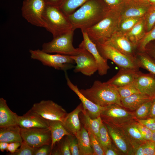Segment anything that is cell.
Masks as SVG:
<instances>
[{
	"label": "cell",
	"mask_w": 155,
	"mask_h": 155,
	"mask_svg": "<svg viewBox=\"0 0 155 155\" xmlns=\"http://www.w3.org/2000/svg\"><path fill=\"white\" fill-rule=\"evenodd\" d=\"M135 124L143 138L146 141L151 140L152 131L138 122Z\"/></svg>",
	"instance_id": "cell-41"
},
{
	"label": "cell",
	"mask_w": 155,
	"mask_h": 155,
	"mask_svg": "<svg viewBox=\"0 0 155 155\" xmlns=\"http://www.w3.org/2000/svg\"><path fill=\"white\" fill-rule=\"evenodd\" d=\"M134 83L140 93L152 98H155V75L139 71Z\"/></svg>",
	"instance_id": "cell-18"
},
{
	"label": "cell",
	"mask_w": 155,
	"mask_h": 155,
	"mask_svg": "<svg viewBox=\"0 0 155 155\" xmlns=\"http://www.w3.org/2000/svg\"><path fill=\"white\" fill-rule=\"evenodd\" d=\"M68 137L71 154L80 155L78 142L76 137L73 135H68Z\"/></svg>",
	"instance_id": "cell-40"
},
{
	"label": "cell",
	"mask_w": 155,
	"mask_h": 155,
	"mask_svg": "<svg viewBox=\"0 0 155 155\" xmlns=\"http://www.w3.org/2000/svg\"><path fill=\"white\" fill-rule=\"evenodd\" d=\"M84 109L83 106L81 102L73 111L67 113L63 123L67 131L75 137L82 127L79 115Z\"/></svg>",
	"instance_id": "cell-21"
},
{
	"label": "cell",
	"mask_w": 155,
	"mask_h": 155,
	"mask_svg": "<svg viewBox=\"0 0 155 155\" xmlns=\"http://www.w3.org/2000/svg\"><path fill=\"white\" fill-rule=\"evenodd\" d=\"M125 0H102L106 6L110 9H120Z\"/></svg>",
	"instance_id": "cell-42"
},
{
	"label": "cell",
	"mask_w": 155,
	"mask_h": 155,
	"mask_svg": "<svg viewBox=\"0 0 155 155\" xmlns=\"http://www.w3.org/2000/svg\"><path fill=\"white\" fill-rule=\"evenodd\" d=\"M31 109L47 120L59 121L63 123L68 113L61 106L50 100L35 103Z\"/></svg>",
	"instance_id": "cell-10"
},
{
	"label": "cell",
	"mask_w": 155,
	"mask_h": 155,
	"mask_svg": "<svg viewBox=\"0 0 155 155\" xmlns=\"http://www.w3.org/2000/svg\"><path fill=\"white\" fill-rule=\"evenodd\" d=\"M152 5H155V0H147Z\"/></svg>",
	"instance_id": "cell-55"
},
{
	"label": "cell",
	"mask_w": 155,
	"mask_h": 155,
	"mask_svg": "<svg viewBox=\"0 0 155 155\" xmlns=\"http://www.w3.org/2000/svg\"><path fill=\"white\" fill-rule=\"evenodd\" d=\"M135 59L138 67L155 75V58L145 51L136 53Z\"/></svg>",
	"instance_id": "cell-29"
},
{
	"label": "cell",
	"mask_w": 155,
	"mask_h": 155,
	"mask_svg": "<svg viewBox=\"0 0 155 155\" xmlns=\"http://www.w3.org/2000/svg\"><path fill=\"white\" fill-rule=\"evenodd\" d=\"M18 125L23 129L49 128L48 120L31 109L22 116H19Z\"/></svg>",
	"instance_id": "cell-19"
},
{
	"label": "cell",
	"mask_w": 155,
	"mask_h": 155,
	"mask_svg": "<svg viewBox=\"0 0 155 155\" xmlns=\"http://www.w3.org/2000/svg\"><path fill=\"white\" fill-rule=\"evenodd\" d=\"M98 140L103 150L106 148L112 146L109 133L103 122L102 123L100 128L99 137Z\"/></svg>",
	"instance_id": "cell-33"
},
{
	"label": "cell",
	"mask_w": 155,
	"mask_h": 155,
	"mask_svg": "<svg viewBox=\"0 0 155 155\" xmlns=\"http://www.w3.org/2000/svg\"><path fill=\"white\" fill-rule=\"evenodd\" d=\"M98 51L104 59L113 62L119 68L139 71L134 57L124 54L113 47L104 44H96Z\"/></svg>",
	"instance_id": "cell-8"
},
{
	"label": "cell",
	"mask_w": 155,
	"mask_h": 155,
	"mask_svg": "<svg viewBox=\"0 0 155 155\" xmlns=\"http://www.w3.org/2000/svg\"><path fill=\"white\" fill-rule=\"evenodd\" d=\"M73 29L66 33L54 37L51 41L44 43L41 50L46 53L74 56L78 53V49L73 44L74 32Z\"/></svg>",
	"instance_id": "cell-5"
},
{
	"label": "cell",
	"mask_w": 155,
	"mask_h": 155,
	"mask_svg": "<svg viewBox=\"0 0 155 155\" xmlns=\"http://www.w3.org/2000/svg\"><path fill=\"white\" fill-rule=\"evenodd\" d=\"M87 131L89 134L91 144L93 150V155H104V150L97 137L91 132Z\"/></svg>",
	"instance_id": "cell-38"
},
{
	"label": "cell",
	"mask_w": 155,
	"mask_h": 155,
	"mask_svg": "<svg viewBox=\"0 0 155 155\" xmlns=\"http://www.w3.org/2000/svg\"><path fill=\"white\" fill-rule=\"evenodd\" d=\"M146 32L150 31L155 25V5H152L144 17Z\"/></svg>",
	"instance_id": "cell-36"
},
{
	"label": "cell",
	"mask_w": 155,
	"mask_h": 155,
	"mask_svg": "<svg viewBox=\"0 0 155 155\" xmlns=\"http://www.w3.org/2000/svg\"><path fill=\"white\" fill-rule=\"evenodd\" d=\"M46 5L44 0H24L21 8L22 15L30 24L44 28L42 14Z\"/></svg>",
	"instance_id": "cell-9"
},
{
	"label": "cell",
	"mask_w": 155,
	"mask_h": 155,
	"mask_svg": "<svg viewBox=\"0 0 155 155\" xmlns=\"http://www.w3.org/2000/svg\"><path fill=\"white\" fill-rule=\"evenodd\" d=\"M155 40V25L149 32H146L136 48L139 51H145L147 44L150 42Z\"/></svg>",
	"instance_id": "cell-34"
},
{
	"label": "cell",
	"mask_w": 155,
	"mask_h": 155,
	"mask_svg": "<svg viewBox=\"0 0 155 155\" xmlns=\"http://www.w3.org/2000/svg\"><path fill=\"white\" fill-rule=\"evenodd\" d=\"M65 72L67 85L78 96L83 104L84 110L87 111L90 117L93 119L100 117L104 107L96 104L86 98L80 92L77 86L71 82L66 71Z\"/></svg>",
	"instance_id": "cell-17"
},
{
	"label": "cell",
	"mask_w": 155,
	"mask_h": 155,
	"mask_svg": "<svg viewBox=\"0 0 155 155\" xmlns=\"http://www.w3.org/2000/svg\"><path fill=\"white\" fill-rule=\"evenodd\" d=\"M51 153V145H44L36 148L34 155H48Z\"/></svg>",
	"instance_id": "cell-45"
},
{
	"label": "cell",
	"mask_w": 155,
	"mask_h": 155,
	"mask_svg": "<svg viewBox=\"0 0 155 155\" xmlns=\"http://www.w3.org/2000/svg\"><path fill=\"white\" fill-rule=\"evenodd\" d=\"M151 140L155 142V131H152Z\"/></svg>",
	"instance_id": "cell-54"
},
{
	"label": "cell",
	"mask_w": 155,
	"mask_h": 155,
	"mask_svg": "<svg viewBox=\"0 0 155 155\" xmlns=\"http://www.w3.org/2000/svg\"><path fill=\"white\" fill-rule=\"evenodd\" d=\"M46 5L59 7L63 0H44Z\"/></svg>",
	"instance_id": "cell-49"
},
{
	"label": "cell",
	"mask_w": 155,
	"mask_h": 155,
	"mask_svg": "<svg viewBox=\"0 0 155 155\" xmlns=\"http://www.w3.org/2000/svg\"><path fill=\"white\" fill-rule=\"evenodd\" d=\"M155 150V142L152 140L146 141L144 143V155H154Z\"/></svg>",
	"instance_id": "cell-43"
},
{
	"label": "cell",
	"mask_w": 155,
	"mask_h": 155,
	"mask_svg": "<svg viewBox=\"0 0 155 155\" xmlns=\"http://www.w3.org/2000/svg\"><path fill=\"white\" fill-rule=\"evenodd\" d=\"M29 52L31 59L40 61L44 65L66 71L74 67V61L70 56L57 54L52 55L41 50L30 49Z\"/></svg>",
	"instance_id": "cell-6"
},
{
	"label": "cell",
	"mask_w": 155,
	"mask_h": 155,
	"mask_svg": "<svg viewBox=\"0 0 155 155\" xmlns=\"http://www.w3.org/2000/svg\"><path fill=\"white\" fill-rule=\"evenodd\" d=\"M104 124L110 136L121 152L126 155H133L135 150L121 128Z\"/></svg>",
	"instance_id": "cell-15"
},
{
	"label": "cell",
	"mask_w": 155,
	"mask_h": 155,
	"mask_svg": "<svg viewBox=\"0 0 155 155\" xmlns=\"http://www.w3.org/2000/svg\"><path fill=\"white\" fill-rule=\"evenodd\" d=\"M117 88L121 98L127 97L133 94L140 93L134 82Z\"/></svg>",
	"instance_id": "cell-35"
},
{
	"label": "cell",
	"mask_w": 155,
	"mask_h": 155,
	"mask_svg": "<svg viewBox=\"0 0 155 155\" xmlns=\"http://www.w3.org/2000/svg\"><path fill=\"white\" fill-rule=\"evenodd\" d=\"M149 115L152 118H155V98L152 100V104Z\"/></svg>",
	"instance_id": "cell-52"
},
{
	"label": "cell",
	"mask_w": 155,
	"mask_h": 155,
	"mask_svg": "<svg viewBox=\"0 0 155 155\" xmlns=\"http://www.w3.org/2000/svg\"><path fill=\"white\" fill-rule=\"evenodd\" d=\"M22 142H13L9 144L7 150L10 152V155L14 153L17 151L19 147L20 146Z\"/></svg>",
	"instance_id": "cell-48"
},
{
	"label": "cell",
	"mask_w": 155,
	"mask_h": 155,
	"mask_svg": "<svg viewBox=\"0 0 155 155\" xmlns=\"http://www.w3.org/2000/svg\"><path fill=\"white\" fill-rule=\"evenodd\" d=\"M77 139L80 155H93V151L87 130L84 127L75 137Z\"/></svg>",
	"instance_id": "cell-30"
},
{
	"label": "cell",
	"mask_w": 155,
	"mask_h": 155,
	"mask_svg": "<svg viewBox=\"0 0 155 155\" xmlns=\"http://www.w3.org/2000/svg\"><path fill=\"white\" fill-rule=\"evenodd\" d=\"M139 71L125 68H119L117 73L105 82L117 88L133 83Z\"/></svg>",
	"instance_id": "cell-20"
},
{
	"label": "cell",
	"mask_w": 155,
	"mask_h": 155,
	"mask_svg": "<svg viewBox=\"0 0 155 155\" xmlns=\"http://www.w3.org/2000/svg\"><path fill=\"white\" fill-rule=\"evenodd\" d=\"M119 105L113 104L104 106L100 117L104 123L120 127L133 122L135 115Z\"/></svg>",
	"instance_id": "cell-7"
},
{
	"label": "cell",
	"mask_w": 155,
	"mask_h": 155,
	"mask_svg": "<svg viewBox=\"0 0 155 155\" xmlns=\"http://www.w3.org/2000/svg\"><path fill=\"white\" fill-rule=\"evenodd\" d=\"M153 99L140 92L133 94L127 97L121 98V101L123 107L133 111L136 110L144 103Z\"/></svg>",
	"instance_id": "cell-26"
},
{
	"label": "cell",
	"mask_w": 155,
	"mask_h": 155,
	"mask_svg": "<svg viewBox=\"0 0 155 155\" xmlns=\"http://www.w3.org/2000/svg\"><path fill=\"white\" fill-rule=\"evenodd\" d=\"M48 121L51 133V151L55 144L59 142L64 136H74L67 131L61 121L51 120Z\"/></svg>",
	"instance_id": "cell-25"
},
{
	"label": "cell",
	"mask_w": 155,
	"mask_h": 155,
	"mask_svg": "<svg viewBox=\"0 0 155 155\" xmlns=\"http://www.w3.org/2000/svg\"><path fill=\"white\" fill-rule=\"evenodd\" d=\"M81 120L84 127L88 131L93 134L98 140L99 137L100 129L103 121L101 117L92 119L87 111L84 109L81 112Z\"/></svg>",
	"instance_id": "cell-28"
},
{
	"label": "cell",
	"mask_w": 155,
	"mask_h": 155,
	"mask_svg": "<svg viewBox=\"0 0 155 155\" xmlns=\"http://www.w3.org/2000/svg\"><path fill=\"white\" fill-rule=\"evenodd\" d=\"M9 144L6 142H0V150L2 152H4L5 150H7L9 145Z\"/></svg>",
	"instance_id": "cell-53"
},
{
	"label": "cell",
	"mask_w": 155,
	"mask_h": 155,
	"mask_svg": "<svg viewBox=\"0 0 155 155\" xmlns=\"http://www.w3.org/2000/svg\"><path fill=\"white\" fill-rule=\"evenodd\" d=\"M78 49V51L76 55L70 56L76 63L74 71L90 76L98 71L96 60L92 55L82 46L79 45Z\"/></svg>",
	"instance_id": "cell-11"
},
{
	"label": "cell",
	"mask_w": 155,
	"mask_h": 155,
	"mask_svg": "<svg viewBox=\"0 0 155 155\" xmlns=\"http://www.w3.org/2000/svg\"><path fill=\"white\" fill-rule=\"evenodd\" d=\"M109 9L101 0H89L67 17L73 29L84 30L101 20Z\"/></svg>",
	"instance_id": "cell-1"
},
{
	"label": "cell",
	"mask_w": 155,
	"mask_h": 155,
	"mask_svg": "<svg viewBox=\"0 0 155 155\" xmlns=\"http://www.w3.org/2000/svg\"><path fill=\"white\" fill-rule=\"evenodd\" d=\"M79 90L86 98L97 105L104 107L116 104L123 107L117 88L105 82L96 80L90 88Z\"/></svg>",
	"instance_id": "cell-3"
},
{
	"label": "cell",
	"mask_w": 155,
	"mask_h": 155,
	"mask_svg": "<svg viewBox=\"0 0 155 155\" xmlns=\"http://www.w3.org/2000/svg\"><path fill=\"white\" fill-rule=\"evenodd\" d=\"M120 127L128 138L135 151L146 141L143 139L135 122H133Z\"/></svg>",
	"instance_id": "cell-23"
},
{
	"label": "cell",
	"mask_w": 155,
	"mask_h": 155,
	"mask_svg": "<svg viewBox=\"0 0 155 155\" xmlns=\"http://www.w3.org/2000/svg\"><path fill=\"white\" fill-rule=\"evenodd\" d=\"M22 139L29 146L37 148L44 145H51V138L49 128H21Z\"/></svg>",
	"instance_id": "cell-12"
},
{
	"label": "cell",
	"mask_w": 155,
	"mask_h": 155,
	"mask_svg": "<svg viewBox=\"0 0 155 155\" xmlns=\"http://www.w3.org/2000/svg\"><path fill=\"white\" fill-rule=\"evenodd\" d=\"M89 0H63L59 7L67 16L74 13Z\"/></svg>",
	"instance_id": "cell-31"
},
{
	"label": "cell",
	"mask_w": 155,
	"mask_h": 155,
	"mask_svg": "<svg viewBox=\"0 0 155 155\" xmlns=\"http://www.w3.org/2000/svg\"><path fill=\"white\" fill-rule=\"evenodd\" d=\"M144 51L155 58V40L150 42L147 44Z\"/></svg>",
	"instance_id": "cell-47"
},
{
	"label": "cell",
	"mask_w": 155,
	"mask_h": 155,
	"mask_svg": "<svg viewBox=\"0 0 155 155\" xmlns=\"http://www.w3.org/2000/svg\"><path fill=\"white\" fill-rule=\"evenodd\" d=\"M144 143L140 145L135 150L133 155H144Z\"/></svg>",
	"instance_id": "cell-51"
},
{
	"label": "cell",
	"mask_w": 155,
	"mask_h": 155,
	"mask_svg": "<svg viewBox=\"0 0 155 155\" xmlns=\"http://www.w3.org/2000/svg\"><path fill=\"white\" fill-rule=\"evenodd\" d=\"M104 155H117L119 154L114 149L112 146L108 147L104 150Z\"/></svg>",
	"instance_id": "cell-50"
},
{
	"label": "cell",
	"mask_w": 155,
	"mask_h": 155,
	"mask_svg": "<svg viewBox=\"0 0 155 155\" xmlns=\"http://www.w3.org/2000/svg\"><path fill=\"white\" fill-rule=\"evenodd\" d=\"M121 53L135 58L136 47L125 34L116 32L104 43Z\"/></svg>",
	"instance_id": "cell-16"
},
{
	"label": "cell",
	"mask_w": 155,
	"mask_h": 155,
	"mask_svg": "<svg viewBox=\"0 0 155 155\" xmlns=\"http://www.w3.org/2000/svg\"><path fill=\"white\" fill-rule=\"evenodd\" d=\"M35 148L29 146L25 142L23 141L19 148L11 155H34Z\"/></svg>",
	"instance_id": "cell-39"
},
{
	"label": "cell",
	"mask_w": 155,
	"mask_h": 155,
	"mask_svg": "<svg viewBox=\"0 0 155 155\" xmlns=\"http://www.w3.org/2000/svg\"><path fill=\"white\" fill-rule=\"evenodd\" d=\"M21 128L18 125L0 128V142H22Z\"/></svg>",
	"instance_id": "cell-24"
},
{
	"label": "cell",
	"mask_w": 155,
	"mask_h": 155,
	"mask_svg": "<svg viewBox=\"0 0 155 155\" xmlns=\"http://www.w3.org/2000/svg\"><path fill=\"white\" fill-rule=\"evenodd\" d=\"M59 154L62 155H71L69 142L68 136L63 142L59 151Z\"/></svg>",
	"instance_id": "cell-46"
},
{
	"label": "cell",
	"mask_w": 155,
	"mask_h": 155,
	"mask_svg": "<svg viewBox=\"0 0 155 155\" xmlns=\"http://www.w3.org/2000/svg\"><path fill=\"white\" fill-rule=\"evenodd\" d=\"M137 120L152 131H155V118H151L145 119H137Z\"/></svg>",
	"instance_id": "cell-44"
},
{
	"label": "cell",
	"mask_w": 155,
	"mask_h": 155,
	"mask_svg": "<svg viewBox=\"0 0 155 155\" xmlns=\"http://www.w3.org/2000/svg\"><path fill=\"white\" fill-rule=\"evenodd\" d=\"M121 20V8L109 9L104 17L96 24L82 30L86 32L95 44H104L117 32Z\"/></svg>",
	"instance_id": "cell-2"
},
{
	"label": "cell",
	"mask_w": 155,
	"mask_h": 155,
	"mask_svg": "<svg viewBox=\"0 0 155 155\" xmlns=\"http://www.w3.org/2000/svg\"><path fill=\"white\" fill-rule=\"evenodd\" d=\"M146 32L145 22L144 17L125 34L136 48Z\"/></svg>",
	"instance_id": "cell-27"
},
{
	"label": "cell",
	"mask_w": 155,
	"mask_h": 155,
	"mask_svg": "<svg viewBox=\"0 0 155 155\" xmlns=\"http://www.w3.org/2000/svg\"><path fill=\"white\" fill-rule=\"evenodd\" d=\"M141 18H128L121 19L117 32L125 34L132 28Z\"/></svg>",
	"instance_id": "cell-32"
},
{
	"label": "cell",
	"mask_w": 155,
	"mask_h": 155,
	"mask_svg": "<svg viewBox=\"0 0 155 155\" xmlns=\"http://www.w3.org/2000/svg\"><path fill=\"white\" fill-rule=\"evenodd\" d=\"M151 6L147 0H125L121 8V19L142 18Z\"/></svg>",
	"instance_id": "cell-13"
},
{
	"label": "cell",
	"mask_w": 155,
	"mask_h": 155,
	"mask_svg": "<svg viewBox=\"0 0 155 155\" xmlns=\"http://www.w3.org/2000/svg\"><path fill=\"white\" fill-rule=\"evenodd\" d=\"M81 30L83 40L79 45L90 52L94 57L97 65L99 74L101 76L106 74L110 68L108 63V60L102 56L96 44L91 40L87 33L83 30Z\"/></svg>",
	"instance_id": "cell-14"
},
{
	"label": "cell",
	"mask_w": 155,
	"mask_h": 155,
	"mask_svg": "<svg viewBox=\"0 0 155 155\" xmlns=\"http://www.w3.org/2000/svg\"><path fill=\"white\" fill-rule=\"evenodd\" d=\"M152 99L144 103L137 108L135 116L137 118H142L149 115Z\"/></svg>",
	"instance_id": "cell-37"
},
{
	"label": "cell",
	"mask_w": 155,
	"mask_h": 155,
	"mask_svg": "<svg viewBox=\"0 0 155 155\" xmlns=\"http://www.w3.org/2000/svg\"><path fill=\"white\" fill-rule=\"evenodd\" d=\"M42 19L44 28L52 34L53 38L73 29L67 16L58 7L46 4Z\"/></svg>",
	"instance_id": "cell-4"
},
{
	"label": "cell",
	"mask_w": 155,
	"mask_h": 155,
	"mask_svg": "<svg viewBox=\"0 0 155 155\" xmlns=\"http://www.w3.org/2000/svg\"><path fill=\"white\" fill-rule=\"evenodd\" d=\"M154 155H155V152H154Z\"/></svg>",
	"instance_id": "cell-56"
},
{
	"label": "cell",
	"mask_w": 155,
	"mask_h": 155,
	"mask_svg": "<svg viewBox=\"0 0 155 155\" xmlns=\"http://www.w3.org/2000/svg\"><path fill=\"white\" fill-rule=\"evenodd\" d=\"M19 116L12 112L6 100L0 98V128L18 125Z\"/></svg>",
	"instance_id": "cell-22"
}]
</instances>
